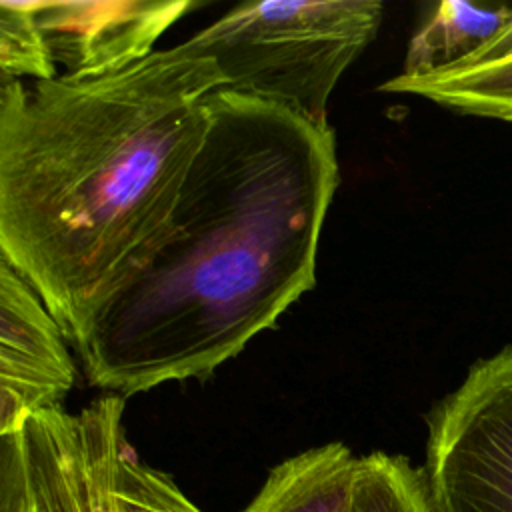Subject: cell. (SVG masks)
<instances>
[{
  "mask_svg": "<svg viewBox=\"0 0 512 512\" xmlns=\"http://www.w3.org/2000/svg\"><path fill=\"white\" fill-rule=\"evenodd\" d=\"M210 128L152 250L68 338L92 386L204 380L316 282L336 140L278 102L210 96Z\"/></svg>",
  "mask_w": 512,
  "mask_h": 512,
  "instance_id": "6da1fadb",
  "label": "cell"
},
{
  "mask_svg": "<svg viewBox=\"0 0 512 512\" xmlns=\"http://www.w3.org/2000/svg\"><path fill=\"white\" fill-rule=\"evenodd\" d=\"M224 88L188 40L130 68L0 88V258L70 338L144 262Z\"/></svg>",
  "mask_w": 512,
  "mask_h": 512,
  "instance_id": "7a4b0ae2",
  "label": "cell"
},
{
  "mask_svg": "<svg viewBox=\"0 0 512 512\" xmlns=\"http://www.w3.org/2000/svg\"><path fill=\"white\" fill-rule=\"evenodd\" d=\"M382 14L378 0L244 2L188 42L216 60L222 90L326 124L332 90L374 40Z\"/></svg>",
  "mask_w": 512,
  "mask_h": 512,
  "instance_id": "3957f363",
  "label": "cell"
},
{
  "mask_svg": "<svg viewBox=\"0 0 512 512\" xmlns=\"http://www.w3.org/2000/svg\"><path fill=\"white\" fill-rule=\"evenodd\" d=\"M426 426L436 512H512V346L472 364Z\"/></svg>",
  "mask_w": 512,
  "mask_h": 512,
  "instance_id": "277c9868",
  "label": "cell"
},
{
  "mask_svg": "<svg viewBox=\"0 0 512 512\" xmlns=\"http://www.w3.org/2000/svg\"><path fill=\"white\" fill-rule=\"evenodd\" d=\"M124 396L106 394L80 412L30 416L16 436L38 512H124L118 498Z\"/></svg>",
  "mask_w": 512,
  "mask_h": 512,
  "instance_id": "5b68a950",
  "label": "cell"
},
{
  "mask_svg": "<svg viewBox=\"0 0 512 512\" xmlns=\"http://www.w3.org/2000/svg\"><path fill=\"white\" fill-rule=\"evenodd\" d=\"M190 8L188 0H32L48 52L68 78L116 74L148 58Z\"/></svg>",
  "mask_w": 512,
  "mask_h": 512,
  "instance_id": "8992f818",
  "label": "cell"
},
{
  "mask_svg": "<svg viewBox=\"0 0 512 512\" xmlns=\"http://www.w3.org/2000/svg\"><path fill=\"white\" fill-rule=\"evenodd\" d=\"M60 322L36 290L0 258V436L62 406L76 366Z\"/></svg>",
  "mask_w": 512,
  "mask_h": 512,
  "instance_id": "52a82bcc",
  "label": "cell"
},
{
  "mask_svg": "<svg viewBox=\"0 0 512 512\" xmlns=\"http://www.w3.org/2000/svg\"><path fill=\"white\" fill-rule=\"evenodd\" d=\"M356 460L344 442L298 452L270 468L244 512H348Z\"/></svg>",
  "mask_w": 512,
  "mask_h": 512,
  "instance_id": "ba28073f",
  "label": "cell"
},
{
  "mask_svg": "<svg viewBox=\"0 0 512 512\" xmlns=\"http://www.w3.org/2000/svg\"><path fill=\"white\" fill-rule=\"evenodd\" d=\"M380 90L414 94L460 114L512 122V54L480 64H454L422 76L398 74Z\"/></svg>",
  "mask_w": 512,
  "mask_h": 512,
  "instance_id": "9c48e42d",
  "label": "cell"
},
{
  "mask_svg": "<svg viewBox=\"0 0 512 512\" xmlns=\"http://www.w3.org/2000/svg\"><path fill=\"white\" fill-rule=\"evenodd\" d=\"M512 8H478L444 0L420 24L408 44L400 74L422 76L466 60L508 20Z\"/></svg>",
  "mask_w": 512,
  "mask_h": 512,
  "instance_id": "30bf717a",
  "label": "cell"
},
{
  "mask_svg": "<svg viewBox=\"0 0 512 512\" xmlns=\"http://www.w3.org/2000/svg\"><path fill=\"white\" fill-rule=\"evenodd\" d=\"M348 512H436L424 468L402 454L358 456Z\"/></svg>",
  "mask_w": 512,
  "mask_h": 512,
  "instance_id": "8fae6325",
  "label": "cell"
},
{
  "mask_svg": "<svg viewBox=\"0 0 512 512\" xmlns=\"http://www.w3.org/2000/svg\"><path fill=\"white\" fill-rule=\"evenodd\" d=\"M0 70L2 80L56 78V64L34 20L32 0L0 2Z\"/></svg>",
  "mask_w": 512,
  "mask_h": 512,
  "instance_id": "7c38bea8",
  "label": "cell"
},
{
  "mask_svg": "<svg viewBox=\"0 0 512 512\" xmlns=\"http://www.w3.org/2000/svg\"><path fill=\"white\" fill-rule=\"evenodd\" d=\"M118 498L124 512H202L170 474L142 462L130 444L120 462Z\"/></svg>",
  "mask_w": 512,
  "mask_h": 512,
  "instance_id": "4fadbf2b",
  "label": "cell"
},
{
  "mask_svg": "<svg viewBox=\"0 0 512 512\" xmlns=\"http://www.w3.org/2000/svg\"><path fill=\"white\" fill-rule=\"evenodd\" d=\"M0 512H38L14 434L0 436Z\"/></svg>",
  "mask_w": 512,
  "mask_h": 512,
  "instance_id": "5bb4252c",
  "label": "cell"
},
{
  "mask_svg": "<svg viewBox=\"0 0 512 512\" xmlns=\"http://www.w3.org/2000/svg\"><path fill=\"white\" fill-rule=\"evenodd\" d=\"M510 54H512V12H510L508 20L500 26V30L488 42H484L478 50H474L466 60H462L458 64H480V62L498 60V58H504Z\"/></svg>",
  "mask_w": 512,
  "mask_h": 512,
  "instance_id": "9a60e30c",
  "label": "cell"
}]
</instances>
